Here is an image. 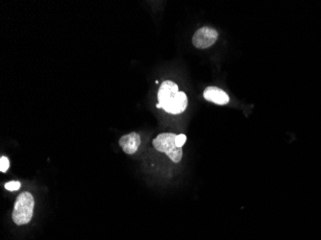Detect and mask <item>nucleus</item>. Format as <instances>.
Segmentation results:
<instances>
[{"mask_svg": "<svg viewBox=\"0 0 321 240\" xmlns=\"http://www.w3.org/2000/svg\"><path fill=\"white\" fill-rule=\"evenodd\" d=\"M203 96L207 101L213 102L217 105H226L230 101L229 95L224 90L216 87L206 88Z\"/></svg>", "mask_w": 321, "mask_h": 240, "instance_id": "nucleus-5", "label": "nucleus"}, {"mask_svg": "<svg viewBox=\"0 0 321 240\" xmlns=\"http://www.w3.org/2000/svg\"><path fill=\"white\" fill-rule=\"evenodd\" d=\"M218 38V33L211 27L204 26L196 31L193 37V43L198 49H206L214 45Z\"/></svg>", "mask_w": 321, "mask_h": 240, "instance_id": "nucleus-4", "label": "nucleus"}, {"mask_svg": "<svg viewBox=\"0 0 321 240\" xmlns=\"http://www.w3.org/2000/svg\"><path fill=\"white\" fill-rule=\"evenodd\" d=\"M176 137L175 134L172 133L160 134L153 140V146L156 150L166 153L173 162L177 163L183 157V151L176 144Z\"/></svg>", "mask_w": 321, "mask_h": 240, "instance_id": "nucleus-3", "label": "nucleus"}, {"mask_svg": "<svg viewBox=\"0 0 321 240\" xmlns=\"http://www.w3.org/2000/svg\"><path fill=\"white\" fill-rule=\"evenodd\" d=\"M21 187V182L18 180H13V181H9L5 184V188L9 191H16L19 190Z\"/></svg>", "mask_w": 321, "mask_h": 240, "instance_id": "nucleus-7", "label": "nucleus"}, {"mask_svg": "<svg viewBox=\"0 0 321 240\" xmlns=\"http://www.w3.org/2000/svg\"><path fill=\"white\" fill-rule=\"evenodd\" d=\"M161 107L169 114H182L188 107V98L185 92L179 91L178 86L172 81H165L158 92Z\"/></svg>", "mask_w": 321, "mask_h": 240, "instance_id": "nucleus-1", "label": "nucleus"}, {"mask_svg": "<svg viewBox=\"0 0 321 240\" xmlns=\"http://www.w3.org/2000/svg\"><path fill=\"white\" fill-rule=\"evenodd\" d=\"M10 166L9 160L6 157H1L0 158V171L2 173H5Z\"/></svg>", "mask_w": 321, "mask_h": 240, "instance_id": "nucleus-8", "label": "nucleus"}, {"mask_svg": "<svg viewBox=\"0 0 321 240\" xmlns=\"http://www.w3.org/2000/svg\"><path fill=\"white\" fill-rule=\"evenodd\" d=\"M157 108H162V107H161L160 104H157Z\"/></svg>", "mask_w": 321, "mask_h": 240, "instance_id": "nucleus-10", "label": "nucleus"}, {"mask_svg": "<svg viewBox=\"0 0 321 240\" xmlns=\"http://www.w3.org/2000/svg\"><path fill=\"white\" fill-rule=\"evenodd\" d=\"M140 144H141V137L137 133H130L128 135L121 137V139L119 140V145L121 146L122 150L129 155L136 153L139 149Z\"/></svg>", "mask_w": 321, "mask_h": 240, "instance_id": "nucleus-6", "label": "nucleus"}, {"mask_svg": "<svg viewBox=\"0 0 321 240\" xmlns=\"http://www.w3.org/2000/svg\"><path fill=\"white\" fill-rule=\"evenodd\" d=\"M34 206L35 201L29 192L21 193L15 203L12 215L14 222L20 226L28 224L33 217Z\"/></svg>", "mask_w": 321, "mask_h": 240, "instance_id": "nucleus-2", "label": "nucleus"}, {"mask_svg": "<svg viewBox=\"0 0 321 240\" xmlns=\"http://www.w3.org/2000/svg\"><path fill=\"white\" fill-rule=\"evenodd\" d=\"M186 141H187V137L185 135L182 134V135H178L176 137V144L179 148H182L183 145L186 143Z\"/></svg>", "mask_w": 321, "mask_h": 240, "instance_id": "nucleus-9", "label": "nucleus"}]
</instances>
